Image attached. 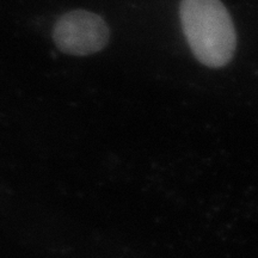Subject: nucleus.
<instances>
[{"instance_id":"nucleus-1","label":"nucleus","mask_w":258,"mask_h":258,"mask_svg":"<svg viewBox=\"0 0 258 258\" xmlns=\"http://www.w3.org/2000/svg\"><path fill=\"white\" fill-rule=\"evenodd\" d=\"M180 22L200 62L218 69L232 60L237 36L231 16L220 0H182Z\"/></svg>"},{"instance_id":"nucleus-2","label":"nucleus","mask_w":258,"mask_h":258,"mask_svg":"<svg viewBox=\"0 0 258 258\" xmlns=\"http://www.w3.org/2000/svg\"><path fill=\"white\" fill-rule=\"evenodd\" d=\"M110 31L101 16L74 10L61 16L53 29V41L60 51L73 56H86L106 47Z\"/></svg>"}]
</instances>
